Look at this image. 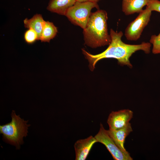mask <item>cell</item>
I'll list each match as a JSON object with an SVG mask.
<instances>
[{
	"label": "cell",
	"instance_id": "cell-7",
	"mask_svg": "<svg viewBox=\"0 0 160 160\" xmlns=\"http://www.w3.org/2000/svg\"><path fill=\"white\" fill-rule=\"evenodd\" d=\"M133 116V112L128 109L112 111L107 120L109 129L116 130L124 128L129 123Z\"/></svg>",
	"mask_w": 160,
	"mask_h": 160
},
{
	"label": "cell",
	"instance_id": "cell-9",
	"mask_svg": "<svg viewBox=\"0 0 160 160\" xmlns=\"http://www.w3.org/2000/svg\"><path fill=\"white\" fill-rule=\"evenodd\" d=\"M106 131L109 136L120 149L123 151H127L124 147V145L126 137L132 131L130 123L120 129L116 130L109 129L106 130Z\"/></svg>",
	"mask_w": 160,
	"mask_h": 160
},
{
	"label": "cell",
	"instance_id": "cell-13",
	"mask_svg": "<svg viewBox=\"0 0 160 160\" xmlns=\"http://www.w3.org/2000/svg\"><path fill=\"white\" fill-rule=\"evenodd\" d=\"M57 28L52 22L45 21L39 39L41 42H49L56 35Z\"/></svg>",
	"mask_w": 160,
	"mask_h": 160
},
{
	"label": "cell",
	"instance_id": "cell-17",
	"mask_svg": "<svg viewBox=\"0 0 160 160\" xmlns=\"http://www.w3.org/2000/svg\"><path fill=\"white\" fill-rule=\"evenodd\" d=\"M100 0H76V1L79 2L89 1L96 3H97Z\"/></svg>",
	"mask_w": 160,
	"mask_h": 160
},
{
	"label": "cell",
	"instance_id": "cell-15",
	"mask_svg": "<svg viewBox=\"0 0 160 160\" xmlns=\"http://www.w3.org/2000/svg\"><path fill=\"white\" fill-rule=\"evenodd\" d=\"M150 43L153 45L152 53L154 54H160V32L157 35H152Z\"/></svg>",
	"mask_w": 160,
	"mask_h": 160
},
{
	"label": "cell",
	"instance_id": "cell-4",
	"mask_svg": "<svg viewBox=\"0 0 160 160\" xmlns=\"http://www.w3.org/2000/svg\"><path fill=\"white\" fill-rule=\"evenodd\" d=\"M95 8L99 9L97 3L76 1L68 9L65 15L72 23L84 29L87 26L91 13V10Z\"/></svg>",
	"mask_w": 160,
	"mask_h": 160
},
{
	"label": "cell",
	"instance_id": "cell-12",
	"mask_svg": "<svg viewBox=\"0 0 160 160\" xmlns=\"http://www.w3.org/2000/svg\"><path fill=\"white\" fill-rule=\"evenodd\" d=\"M45 22L42 15L39 14L35 15L30 19L26 18L23 20L24 25L25 28H32L36 32L38 36V40H39Z\"/></svg>",
	"mask_w": 160,
	"mask_h": 160
},
{
	"label": "cell",
	"instance_id": "cell-6",
	"mask_svg": "<svg viewBox=\"0 0 160 160\" xmlns=\"http://www.w3.org/2000/svg\"><path fill=\"white\" fill-rule=\"evenodd\" d=\"M95 137L98 142L103 144L106 147L114 160H133L128 152L123 151L116 145L101 123L100 124L99 130Z\"/></svg>",
	"mask_w": 160,
	"mask_h": 160
},
{
	"label": "cell",
	"instance_id": "cell-2",
	"mask_svg": "<svg viewBox=\"0 0 160 160\" xmlns=\"http://www.w3.org/2000/svg\"><path fill=\"white\" fill-rule=\"evenodd\" d=\"M107 13L98 9L91 13L83 34L85 44L92 48L109 45L111 41L108 32Z\"/></svg>",
	"mask_w": 160,
	"mask_h": 160
},
{
	"label": "cell",
	"instance_id": "cell-10",
	"mask_svg": "<svg viewBox=\"0 0 160 160\" xmlns=\"http://www.w3.org/2000/svg\"><path fill=\"white\" fill-rule=\"evenodd\" d=\"M149 0H122V10L126 15L139 13Z\"/></svg>",
	"mask_w": 160,
	"mask_h": 160
},
{
	"label": "cell",
	"instance_id": "cell-8",
	"mask_svg": "<svg viewBox=\"0 0 160 160\" xmlns=\"http://www.w3.org/2000/svg\"><path fill=\"white\" fill-rule=\"evenodd\" d=\"M97 142H98L95 138L92 135L76 141L74 145L76 155L75 160H85L93 145Z\"/></svg>",
	"mask_w": 160,
	"mask_h": 160
},
{
	"label": "cell",
	"instance_id": "cell-11",
	"mask_svg": "<svg viewBox=\"0 0 160 160\" xmlns=\"http://www.w3.org/2000/svg\"><path fill=\"white\" fill-rule=\"evenodd\" d=\"M76 1V0H49L47 9L51 12L65 15L68 9Z\"/></svg>",
	"mask_w": 160,
	"mask_h": 160
},
{
	"label": "cell",
	"instance_id": "cell-16",
	"mask_svg": "<svg viewBox=\"0 0 160 160\" xmlns=\"http://www.w3.org/2000/svg\"><path fill=\"white\" fill-rule=\"evenodd\" d=\"M152 11H155L160 13V1L158 0H149L146 6Z\"/></svg>",
	"mask_w": 160,
	"mask_h": 160
},
{
	"label": "cell",
	"instance_id": "cell-3",
	"mask_svg": "<svg viewBox=\"0 0 160 160\" xmlns=\"http://www.w3.org/2000/svg\"><path fill=\"white\" fill-rule=\"evenodd\" d=\"M12 120L10 122L0 125V132L3 135V139L6 143L15 146L16 149H19L21 145L24 143L23 138L28 135V121L21 118L13 111L11 114Z\"/></svg>",
	"mask_w": 160,
	"mask_h": 160
},
{
	"label": "cell",
	"instance_id": "cell-1",
	"mask_svg": "<svg viewBox=\"0 0 160 160\" xmlns=\"http://www.w3.org/2000/svg\"><path fill=\"white\" fill-rule=\"evenodd\" d=\"M110 34L111 38V43L106 49L102 53L93 55L82 49L83 54L89 63V68L92 71L98 61L107 58L116 59L120 65H126L132 68V65L129 59L134 53L140 50L147 54L150 52L151 44L150 43L143 42L138 44H128L121 40L123 35L122 31H115L111 29Z\"/></svg>",
	"mask_w": 160,
	"mask_h": 160
},
{
	"label": "cell",
	"instance_id": "cell-5",
	"mask_svg": "<svg viewBox=\"0 0 160 160\" xmlns=\"http://www.w3.org/2000/svg\"><path fill=\"white\" fill-rule=\"evenodd\" d=\"M152 11L146 6L126 28L124 35L127 39L135 41L140 37L145 27L150 21Z\"/></svg>",
	"mask_w": 160,
	"mask_h": 160
},
{
	"label": "cell",
	"instance_id": "cell-14",
	"mask_svg": "<svg viewBox=\"0 0 160 160\" xmlns=\"http://www.w3.org/2000/svg\"><path fill=\"white\" fill-rule=\"evenodd\" d=\"M24 39L27 44H31L38 40V36L36 32L33 29L30 28L25 33Z\"/></svg>",
	"mask_w": 160,
	"mask_h": 160
}]
</instances>
